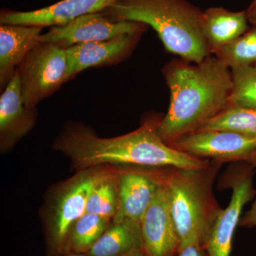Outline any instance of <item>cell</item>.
Returning <instances> with one entry per match:
<instances>
[{"label":"cell","instance_id":"2","mask_svg":"<svg viewBox=\"0 0 256 256\" xmlns=\"http://www.w3.org/2000/svg\"><path fill=\"white\" fill-rule=\"evenodd\" d=\"M161 120L150 118L132 132L110 138L98 137L82 124L66 126L54 148L80 170L100 165H136L151 168L201 169L210 160L190 156L165 143L158 132Z\"/></svg>","mask_w":256,"mask_h":256},{"label":"cell","instance_id":"22","mask_svg":"<svg viewBox=\"0 0 256 256\" xmlns=\"http://www.w3.org/2000/svg\"><path fill=\"white\" fill-rule=\"evenodd\" d=\"M213 55L230 68L242 66H256V28L217 50Z\"/></svg>","mask_w":256,"mask_h":256},{"label":"cell","instance_id":"17","mask_svg":"<svg viewBox=\"0 0 256 256\" xmlns=\"http://www.w3.org/2000/svg\"><path fill=\"white\" fill-rule=\"evenodd\" d=\"M138 249H142L140 222L124 220L112 222L86 254L88 256H124Z\"/></svg>","mask_w":256,"mask_h":256},{"label":"cell","instance_id":"26","mask_svg":"<svg viewBox=\"0 0 256 256\" xmlns=\"http://www.w3.org/2000/svg\"><path fill=\"white\" fill-rule=\"evenodd\" d=\"M124 256H144V255L142 249H138V250H133Z\"/></svg>","mask_w":256,"mask_h":256},{"label":"cell","instance_id":"18","mask_svg":"<svg viewBox=\"0 0 256 256\" xmlns=\"http://www.w3.org/2000/svg\"><path fill=\"white\" fill-rule=\"evenodd\" d=\"M112 222L111 218L86 212L72 228L67 252L86 254Z\"/></svg>","mask_w":256,"mask_h":256},{"label":"cell","instance_id":"8","mask_svg":"<svg viewBox=\"0 0 256 256\" xmlns=\"http://www.w3.org/2000/svg\"><path fill=\"white\" fill-rule=\"evenodd\" d=\"M148 25L136 22H114L104 15H84L60 26H52L42 34V43L50 44L67 50L76 45L110 40L128 34L144 33Z\"/></svg>","mask_w":256,"mask_h":256},{"label":"cell","instance_id":"10","mask_svg":"<svg viewBox=\"0 0 256 256\" xmlns=\"http://www.w3.org/2000/svg\"><path fill=\"white\" fill-rule=\"evenodd\" d=\"M164 172V170H163ZM144 256H176L181 240L163 182L140 222Z\"/></svg>","mask_w":256,"mask_h":256},{"label":"cell","instance_id":"12","mask_svg":"<svg viewBox=\"0 0 256 256\" xmlns=\"http://www.w3.org/2000/svg\"><path fill=\"white\" fill-rule=\"evenodd\" d=\"M163 170L132 169L118 172L119 204L112 222H141L162 184Z\"/></svg>","mask_w":256,"mask_h":256},{"label":"cell","instance_id":"5","mask_svg":"<svg viewBox=\"0 0 256 256\" xmlns=\"http://www.w3.org/2000/svg\"><path fill=\"white\" fill-rule=\"evenodd\" d=\"M106 170H82L56 190L48 204L46 236L50 256L66 254L74 226L86 213L90 192Z\"/></svg>","mask_w":256,"mask_h":256},{"label":"cell","instance_id":"27","mask_svg":"<svg viewBox=\"0 0 256 256\" xmlns=\"http://www.w3.org/2000/svg\"><path fill=\"white\" fill-rule=\"evenodd\" d=\"M50 256H88L87 254H73V252H66V254H57V255H52Z\"/></svg>","mask_w":256,"mask_h":256},{"label":"cell","instance_id":"7","mask_svg":"<svg viewBox=\"0 0 256 256\" xmlns=\"http://www.w3.org/2000/svg\"><path fill=\"white\" fill-rule=\"evenodd\" d=\"M66 50L50 44L40 43L16 68L24 104L36 108L65 82Z\"/></svg>","mask_w":256,"mask_h":256},{"label":"cell","instance_id":"20","mask_svg":"<svg viewBox=\"0 0 256 256\" xmlns=\"http://www.w3.org/2000/svg\"><path fill=\"white\" fill-rule=\"evenodd\" d=\"M200 130H228L256 138V110L228 106Z\"/></svg>","mask_w":256,"mask_h":256},{"label":"cell","instance_id":"1","mask_svg":"<svg viewBox=\"0 0 256 256\" xmlns=\"http://www.w3.org/2000/svg\"><path fill=\"white\" fill-rule=\"evenodd\" d=\"M162 72L170 102L158 132L169 146L196 132L228 107L233 88L232 70L216 56L194 64L172 60Z\"/></svg>","mask_w":256,"mask_h":256},{"label":"cell","instance_id":"3","mask_svg":"<svg viewBox=\"0 0 256 256\" xmlns=\"http://www.w3.org/2000/svg\"><path fill=\"white\" fill-rule=\"evenodd\" d=\"M100 13L114 22L151 26L168 52L190 63L210 55L202 35L203 11L188 0H117Z\"/></svg>","mask_w":256,"mask_h":256},{"label":"cell","instance_id":"14","mask_svg":"<svg viewBox=\"0 0 256 256\" xmlns=\"http://www.w3.org/2000/svg\"><path fill=\"white\" fill-rule=\"evenodd\" d=\"M36 108L24 104L18 74L6 85L0 97V146L9 150L32 130L36 120Z\"/></svg>","mask_w":256,"mask_h":256},{"label":"cell","instance_id":"19","mask_svg":"<svg viewBox=\"0 0 256 256\" xmlns=\"http://www.w3.org/2000/svg\"><path fill=\"white\" fill-rule=\"evenodd\" d=\"M119 204L118 172L106 171L96 184L88 198L86 213L114 220Z\"/></svg>","mask_w":256,"mask_h":256},{"label":"cell","instance_id":"15","mask_svg":"<svg viewBox=\"0 0 256 256\" xmlns=\"http://www.w3.org/2000/svg\"><path fill=\"white\" fill-rule=\"evenodd\" d=\"M43 28L25 25L0 26V87L5 88L28 54L41 43Z\"/></svg>","mask_w":256,"mask_h":256},{"label":"cell","instance_id":"23","mask_svg":"<svg viewBox=\"0 0 256 256\" xmlns=\"http://www.w3.org/2000/svg\"><path fill=\"white\" fill-rule=\"evenodd\" d=\"M176 256H208L203 244L200 242H191L180 246Z\"/></svg>","mask_w":256,"mask_h":256},{"label":"cell","instance_id":"11","mask_svg":"<svg viewBox=\"0 0 256 256\" xmlns=\"http://www.w3.org/2000/svg\"><path fill=\"white\" fill-rule=\"evenodd\" d=\"M142 34H128L67 48L65 82L86 69L116 65L127 60L136 50Z\"/></svg>","mask_w":256,"mask_h":256},{"label":"cell","instance_id":"25","mask_svg":"<svg viewBox=\"0 0 256 256\" xmlns=\"http://www.w3.org/2000/svg\"><path fill=\"white\" fill-rule=\"evenodd\" d=\"M248 21L256 26V0L252 2L246 11Z\"/></svg>","mask_w":256,"mask_h":256},{"label":"cell","instance_id":"6","mask_svg":"<svg viewBox=\"0 0 256 256\" xmlns=\"http://www.w3.org/2000/svg\"><path fill=\"white\" fill-rule=\"evenodd\" d=\"M254 169L246 162H234L222 174L220 188L233 190L230 203L222 208L210 229L205 248L208 256H230L232 242L239 225L242 208L256 195L254 186Z\"/></svg>","mask_w":256,"mask_h":256},{"label":"cell","instance_id":"9","mask_svg":"<svg viewBox=\"0 0 256 256\" xmlns=\"http://www.w3.org/2000/svg\"><path fill=\"white\" fill-rule=\"evenodd\" d=\"M170 146L190 156L208 158L222 164L248 162L256 151V138L228 130H200Z\"/></svg>","mask_w":256,"mask_h":256},{"label":"cell","instance_id":"4","mask_svg":"<svg viewBox=\"0 0 256 256\" xmlns=\"http://www.w3.org/2000/svg\"><path fill=\"white\" fill-rule=\"evenodd\" d=\"M222 163L210 160L201 169L164 168V183L181 245L200 242L205 246L220 208L213 186ZM180 245V246H181Z\"/></svg>","mask_w":256,"mask_h":256},{"label":"cell","instance_id":"28","mask_svg":"<svg viewBox=\"0 0 256 256\" xmlns=\"http://www.w3.org/2000/svg\"><path fill=\"white\" fill-rule=\"evenodd\" d=\"M248 163L252 164L254 168H256V151L254 153L252 158H250V161H249Z\"/></svg>","mask_w":256,"mask_h":256},{"label":"cell","instance_id":"16","mask_svg":"<svg viewBox=\"0 0 256 256\" xmlns=\"http://www.w3.org/2000/svg\"><path fill=\"white\" fill-rule=\"evenodd\" d=\"M247 30L246 11L232 12L222 8L203 11L202 35L210 54L242 36Z\"/></svg>","mask_w":256,"mask_h":256},{"label":"cell","instance_id":"21","mask_svg":"<svg viewBox=\"0 0 256 256\" xmlns=\"http://www.w3.org/2000/svg\"><path fill=\"white\" fill-rule=\"evenodd\" d=\"M230 70L233 88L228 106L256 110V66H235Z\"/></svg>","mask_w":256,"mask_h":256},{"label":"cell","instance_id":"13","mask_svg":"<svg viewBox=\"0 0 256 256\" xmlns=\"http://www.w3.org/2000/svg\"><path fill=\"white\" fill-rule=\"evenodd\" d=\"M117 0H62L58 2L33 11L2 10L0 24L25 26H60L84 15L99 13Z\"/></svg>","mask_w":256,"mask_h":256},{"label":"cell","instance_id":"24","mask_svg":"<svg viewBox=\"0 0 256 256\" xmlns=\"http://www.w3.org/2000/svg\"><path fill=\"white\" fill-rule=\"evenodd\" d=\"M239 226L248 228L256 226V197L250 210L246 212L240 218Z\"/></svg>","mask_w":256,"mask_h":256}]
</instances>
